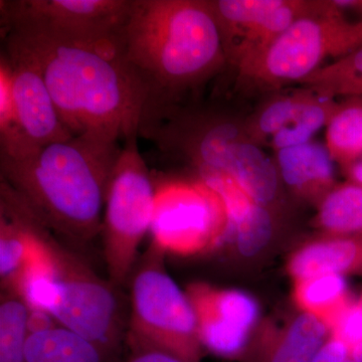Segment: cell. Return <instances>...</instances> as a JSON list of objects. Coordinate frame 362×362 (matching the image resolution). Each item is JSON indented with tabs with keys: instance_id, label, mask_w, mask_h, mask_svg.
Returning a JSON list of instances; mask_svg holds the SVG:
<instances>
[{
	"instance_id": "11",
	"label": "cell",
	"mask_w": 362,
	"mask_h": 362,
	"mask_svg": "<svg viewBox=\"0 0 362 362\" xmlns=\"http://www.w3.org/2000/svg\"><path fill=\"white\" fill-rule=\"evenodd\" d=\"M226 63L235 71L255 61L295 21L337 11L333 0H209Z\"/></svg>"
},
{
	"instance_id": "27",
	"label": "cell",
	"mask_w": 362,
	"mask_h": 362,
	"mask_svg": "<svg viewBox=\"0 0 362 362\" xmlns=\"http://www.w3.org/2000/svg\"><path fill=\"white\" fill-rule=\"evenodd\" d=\"M349 359V345L330 335L320 349L317 350L311 362H346Z\"/></svg>"
},
{
	"instance_id": "23",
	"label": "cell",
	"mask_w": 362,
	"mask_h": 362,
	"mask_svg": "<svg viewBox=\"0 0 362 362\" xmlns=\"http://www.w3.org/2000/svg\"><path fill=\"white\" fill-rule=\"evenodd\" d=\"M299 84L335 100L362 98V47L318 69Z\"/></svg>"
},
{
	"instance_id": "32",
	"label": "cell",
	"mask_w": 362,
	"mask_h": 362,
	"mask_svg": "<svg viewBox=\"0 0 362 362\" xmlns=\"http://www.w3.org/2000/svg\"><path fill=\"white\" fill-rule=\"evenodd\" d=\"M346 362H354V361H350V359H349V361H347Z\"/></svg>"
},
{
	"instance_id": "24",
	"label": "cell",
	"mask_w": 362,
	"mask_h": 362,
	"mask_svg": "<svg viewBox=\"0 0 362 362\" xmlns=\"http://www.w3.org/2000/svg\"><path fill=\"white\" fill-rule=\"evenodd\" d=\"M30 306L18 292L1 289L0 362H26Z\"/></svg>"
},
{
	"instance_id": "26",
	"label": "cell",
	"mask_w": 362,
	"mask_h": 362,
	"mask_svg": "<svg viewBox=\"0 0 362 362\" xmlns=\"http://www.w3.org/2000/svg\"><path fill=\"white\" fill-rule=\"evenodd\" d=\"M330 335L342 340L349 346L362 341V289L352 298L339 320L331 329Z\"/></svg>"
},
{
	"instance_id": "1",
	"label": "cell",
	"mask_w": 362,
	"mask_h": 362,
	"mask_svg": "<svg viewBox=\"0 0 362 362\" xmlns=\"http://www.w3.org/2000/svg\"><path fill=\"white\" fill-rule=\"evenodd\" d=\"M115 47L144 95V116L180 105L228 65L209 0H132Z\"/></svg>"
},
{
	"instance_id": "17",
	"label": "cell",
	"mask_w": 362,
	"mask_h": 362,
	"mask_svg": "<svg viewBox=\"0 0 362 362\" xmlns=\"http://www.w3.org/2000/svg\"><path fill=\"white\" fill-rule=\"evenodd\" d=\"M291 281L321 274L362 278V233L331 235L317 233L298 240L285 259Z\"/></svg>"
},
{
	"instance_id": "8",
	"label": "cell",
	"mask_w": 362,
	"mask_h": 362,
	"mask_svg": "<svg viewBox=\"0 0 362 362\" xmlns=\"http://www.w3.org/2000/svg\"><path fill=\"white\" fill-rule=\"evenodd\" d=\"M138 137L125 140L112 173L105 202L102 235L109 281L121 287L129 281L138 250L151 230L156 189Z\"/></svg>"
},
{
	"instance_id": "14",
	"label": "cell",
	"mask_w": 362,
	"mask_h": 362,
	"mask_svg": "<svg viewBox=\"0 0 362 362\" xmlns=\"http://www.w3.org/2000/svg\"><path fill=\"white\" fill-rule=\"evenodd\" d=\"M338 106L337 100L308 88L281 92L244 120L247 134L257 144L274 151L313 140L327 126Z\"/></svg>"
},
{
	"instance_id": "20",
	"label": "cell",
	"mask_w": 362,
	"mask_h": 362,
	"mask_svg": "<svg viewBox=\"0 0 362 362\" xmlns=\"http://www.w3.org/2000/svg\"><path fill=\"white\" fill-rule=\"evenodd\" d=\"M315 211L311 226L318 233H362V187L349 180L337 182L319 202Z\"/></svg>"
},
{
	"instance_id": "31",
	"label": "cell",
	"mask_w": 362,
	"mask_h": 362,
	"mask_svg": "<svg viewBox=\"0 0 362 362\" xmlns=\"http://www.w3.org/2000/svg\"><path fill=\"white\" fill-rule=\"evenodd\" d=\"M341 171L346 180L352 181L362 187V159L347 166L346 168L341 169Z\"/></svg>"
},
{
	"instance_id": "12",
	"label": "cell",
	"mask_w": 362,
	"mask_h": 362,
	"mask_svg": "<svg viewBox=\"0 0 362 362\" xmlns=\"http://www.w3.org/2000/svg\"><path fill=\"white\" fill-rule=\"evenodd\" d=\"M132 0H1V28L23 26L84 44H115Z\"/></svg>"
},
{
	"instance_id": "25",
	"label": "cell",
	"mask_w": 362,
	"mask_h": 362,
	"mask_svg": "<svg viewBox=\"0 0 362 362\" xmlns=\"http://www.w3.org/2000/svg\"><path fill=\"white\" fill-rule=\"evenodd\" d=\"M33 152L21 134L11 95V73L6 58L0 56V157L21 159Z\"/></svg>"
},
{
	"instance_id": "28",
	"label": "cell",
	"mask_w": 362,
	"mask_h": 362,
	"mask_svg": "<svg viewBox=\"0 0 362 362\" xmlns=\"http://www.w3.org/2000/svg\"><path fill=\"white\" fill-rule=\"evenodd\" d=\"M58 326L61 325L49 312L30 307V316H28L30 334L45 332V331L54 329Z\"/></svg>"
},
{
	"instance_id": "13",
	"label": "cell",
	"mask_w": 362,
	"mask_h": 362,
	"mask_svg": "<svg viewBox=\"0 0 362 362\" xmlns=\"http://www.w3.org/2000/svg\"><path fill=\"white\" fill-rule=\"evenodd\" d=\"M185 292L194 307L206 352L226 361L246 362L252 338L263 319L256 298L242 290L204 281L190 283Z\"/></svg>"
},
{
	"instance_id": "6",
	"label": "cell",
	"mask_w": 362,
	"mask_h": 362,
	"mask_svg": "<svg viewBox=\"0 0 362 362\" xmlns=\"http://www.w3.org/2000/svg\"><path fill=\"white\" fill-rule=\"evenodd\" d=\"M165 254L150 245L130 282L128 349L165 352L185 362H202V346L194 307L164 265Z\"/></svg>"
},
{
	"instance_id": "15",
	"label": "cell",
	"mask_w": 362,
	"mask_h": 362,
	"mask_svg": "<svg viewBox=\"0 0 362 362\" xmlns=\"http://www.w3.org/2000/svg\"><path fill=\"white\" fill-rule=\"evenodd\" d=\"M2 47L11 73L18 127L33 153L52 143L74 137L64 125L39 68L13 45L4 42Z\"/></svg>"
},
{
	"instance_id": "9",
	"label": "cell",
	"mask_w": 362,
	"mask_h": 362,
	"mask_svg": "<svg viewBox=\"0 0 362 362\" xmlns=\"http://www.w3.org/2000/svg\"><path fill=\"white\" fill-rule=\"evenodd\" d=\"M220 195L197 178L170 181L156 189L151 244L165 255L209 256L226 232Z\"/></svg>"
},
{
	"instance_id": "2",
	"label": "cell",
	"mask_w": 362,
	"mask_h": 362,
	"mask_svg": "<svg viewBox=\"0 0 362 362\" xmlns=\"http://www.w3.org/2000/svg\"><path fill=\"white\" fill-rule=\"evenodd\" d=\"M2 39L39 68L63 121L74 136L119 141L139 137L145 110L141 89L115 44H84L23 26L1 28Z\"/></svg>"
},
{
	"instance_id": "4",
	"label": "cell",
	"mask_w": 362,
	"mask_h": 362,
	"mask_svg": "<svg viewBox=\"0 0 362 362\" xmlns=\"http://www.w3.org/2000/svg\"><path fill=\"white\" fill-rule=\"evenodd\" d=\"M32 255L13 286L30 308L92 342L108 362H119L128 317L118 287L103 280L30 209Z\"/></svg>"
},
{
	"instance_id": "30",
	"label": "cell",
	"mask_w": 362,
	"mask_h": 362,
	"mask_svg": "<svg viewBox=\"0 0 362 362\" xmlns=\"http://www.w3.org/2000/svg\"><path fill=\"white\" fill-rule=\"evenodd\" d=\"M343 13H352L362 21V0H333Z\"/></svg>"
},
{
	"instance_id": "18",
	"label": "cell",
	"mask_w": 362,
	"mask_h": 362,
	"mask_svg": "<svg viewBox=\"0 0 362 362\" xmlns=\"http://www.w3.org/2000/svg\"><path fill=\"white\" fill-rule=\"evenodd\" d=\"M276 168L292 201L313 206L337 185L335 162L327 147L312 141L275 152Z\"/></svg>"
},
{
	"instance_id": "29",
	"label": "cell",
	"mask_w": 362,
	"mask_h": 362,
	"mask_svg": "<svg viewBox=\"0 0 362 362\" xmlns=\"http://www.w3.org/2000/svg\"><path fill=\"white\" fill-rule=\"evenodd\" d=\"M121 362H185L177 357L152 349H133Z\"/></svg>"
},
{
	"instance_id": "22",
	"label": "cell",
	"mask_w": 362,
	"mask_h": 362,
	"mask_svg": "<svg viewBox=\"0 0 362 362\" xmlns=\"http://www.w3.org/2000/svg\"><path fill=\"white\" fill-rule=\"evenodd\" d=\"M326 147L341 169L362 159V98L338 102L326 126Z\"/></svg>"
},
{
	"instance_id": "5",
	"label": "cell",
	"mask_w": 362,
	"mask_h": 362,
	"mask_svg": "<svg viewBox=\"0 0 362 362\" xmlns=\"http://www.w3.org/2000/svg\"><path fill=\"white\" fill-rule=\"evenodd\" d=\"M139 136L164 156L187 162L194 177L228 176L258 204L290 218L292 199L275 160L250 137L244 120L213 109L175 105L152 112Z\"/></svg>"
},
{
	"instance_id": "10",
	"label": "cell",
	"mask_w": 362,
	"mask_h": 362,
	"mask_svg": "<svg viewBox=\"0 0 362 362\" xmlns=\"http://www.w3.org/2000/svg\"><path fill=\"white\" fill-rule=\"evenodd\" d=\"M220 195L225 206L226 232L209 256L235 273L263 269L289 244V218L262 206L228 176L206 175L197 178Z\"/></svg>"
},
{
	"instance_id": "16",
	"label": "cell",
	"mask_w": 362,
	"mask_h": 362,
	"mask_svg": "<svg viewBox=\"0 0 362 362\" xmlns=\"http://www.w3.org/2000/svg\"><path fill=\"white\" fill-rule=\"evenodd\" d=\"M329 337L325 324L297 309L282 319L264 318L246 362H311Z\"/></svg>"
},
{
	"instance_id": "21",
	"label": "cell",
	"mask_w": 362,
	"mask_h": 362,
	"mask_svg": "<svg viewBox=\"0 0 362 362\" xmlns=\"http://www.w3.org/2000/svg\"><path fill=\"white\" fill-rule=\"evenodd\" d=\"M26 362H108L97 346L63 326L30 334Z\"/></svg>"
},
{
	"instance_id": "7",
	"label": "cell",
	"mask_w": 362,
	"mask_h": 362,
	"mask_svg": "<svg viewBox=\"0 0 362 362\" xmlns=\"http://www.w3.org/2000/svg\"><path fill=\"white\" fill-rule=\"evenodd\" d=\"M362 47V21H349L339 8L300 18L261 56L237 71L238 83L267 92L299 84L311 74Z\"/></svg>"
},
{
	"instance_id": "19",
	"label": "cell",
	"mask_w": 362,
	"mask_h": 362,
	"mask_svg": "<svg viewBox=\"0 0 362 362\" xmlns=\"http://www.w3.org/2000/svg\"><path fill=\"white\" fill-rule=\"evenodd\" d=\"M354 296L346 278L337 274L292 281L291 299L295 309L316 317L327 326L329 332Z\"/></svg>"
},
{
	"instance_id": "3",
	"label": "cell",
	"mask_w": 362,
	"mask_h": 362,
	"mask_svg": "<svg viewBox=\"0 0 362 362\" xmlns=\"http://www.w3.org/2000/svg\"><path fill=\"white\" fill-rule=\"evenodd\" d=\"M121 147L101 136H74L21 159L0 157V180L66 243L101 235L105 202Z\"/></svg>"
}]
</instances>
